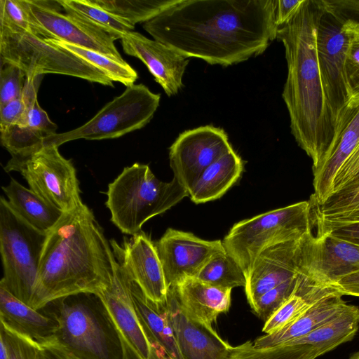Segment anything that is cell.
I'll use <instances>...</instances> for the list:
<instances>
[{
	"mask_svg": "<svg viewBox=\"0 0 359 359\" xmlns=\"http://www.w3.org/2000/svg\"><path fill=\"white\" fill-rule=\"evenodd\" d=\"M342 296L336 290L324 297L283 329L257 338L254 346L257 348L285 346L305 336L347 308L348 304L342 299Z\"/></svg>",
	"mask_w": 359,
	"mask_h": 359,
	"instance_id": "24",
	"label": "cell"
},
{
	"mask_svg": "<svg viewBox=\"0 0 359 359\" xmlns=\"http://www.w3.org/2000/svg\"><path fill=\"white\" fill-rule=\"evenodd\" d=\"M4 170L20 172L29 189L64 212L82 203L76 169L55 145H44L22 160L10 159Z\"/></svg>",
	"mask_w": 359,
	"mask_h": 359,
	"instance_id": "11",
	"label": "cell"
},
{
	"mask_svg": "<svg viewBox=\"0 0 359 359\" xmlns=\"http://www.w3.org/2000/svg\"><path fill=\"white\" fill-rule=\"evenodd\" d=\"M317 234L316 277L319 283L330 286L340 278L359 271V244L330 232Z\"/></svg>",
	"mask_w": 359,
	"mask_h": 359,
	"instance_id": "25",
	"label": "cell"
},
{
	"mask_svg": "<svg viewBox=\"0 0 359 359\" xmlns=\"http://www.w3.org/2000/svg\"><path fill=\"white\" fill-rule=\"evenodd\" d=\"M168 288L196 278L205 264L224 250L222 241H205L190 232L169 228L154 243Z\"/></svg>",
	"mask_w": 359,
	"mask_h": 359,
	"instance_id": "15",
	"label": "cell"
},
{
	"mask_svg": "<svg viewBox=\"0 0 359 359\" xmlns=\"http://www.w3.org/2000/svg\"><path fill=\"white\" fill-rule=\"evenodd\" d=\"M175 286L184 311L196 321L211 325L230 308L231 289L216 287L196 278H187Z\"/></svg>",
	"mask_w": 359,
	"mask_h": 359,
	"instance_id": "23",
	"label": "cell"
},
{
	"mask_svg": "<svg viewBox=\"0 0 359 359\" xmlns=\"http://www.w3.org/2000/svg\"><path fill=\"white\" fill-rule=\"evenodd\" d=\"M123 51L140 60L163 88L168 96L176 95L183 86V76L189 59L156 40L136 32H129L121 39Z\"/></svg>",
	"mask_w": 359,
	"mask_h": 359,
	"instance_id": "19",
	"label": "cell"
},
{
	"mask_svg": "<svg viewBox=\"0 0 359 359\" xmlns=\"http://www.w3.org/2000/svg\"><path fill=\"white\" fill-rule=\"evenodd\" d=\"M121 269L133 306L151 346L152 356L156 350L163 348L171 359H184L168 317L165 302H156L148 298L140 285L123 269Z\"/></svg>",
	"mask_w": 359,
	"mask_h": 359,
	"instance_id": "20",
	"label": "cell"
},
{
	"mask_svg": "<svg viewBox=\"0 0 359 359\" xmlns=\"http://www.w3.org/2000/svg\"><path fill=\"white\" fill-rule=\"evenodd\" d=\"M304 0H276L275 23L278 27L285 25L298 11Z\"/></svg>",
	"mask_w": 359,
	"mask_h": 359,
	"instance_id": "41",
	"label": "cell"
},
{
	"mask_svg": "<svg viewBox=\"0 0 359 359\" xmlns=\"http://www.w3.org/2000/svg\"><path fill=\"white\" fill-rule=\"evenodd\" d=\"M114 257L146 296L156 302L165 301L168 287L154 243L144 232L124 238L118 243L110 241Z\"/></svg>",
	"mask_w": 359,
	"mask_h": 359,
	"instance_id": "16",
	"label": "cell"
},
{
	"mask_svg": "<svg viewBox=\"0 0 359 359\" xmlns=\"http://www.w3.org/2000/svg\"><path fill=\"white\" fill-rule=\"evenodd\" d=\"M325 13L322 0H304L276 39L285 48L287 78L282 97L291 133L316 168L332 149L337 129L321 81L318 28Z\"/></svg>",
	"mask_w": 359,
	"mask_h": 359,
	"instance_id": "2",
	"label": "cell"
},
{
	"mask_svg": "<svg viewBox=\"0 0 359 359\" xmlns=\"http://www.w3.org/2000/svg\"><path fill=\"white\" fill-rule=\"evenodd\" d=\"M41 310L58 323L55 341L79 359H126L121 334L97 292H81Z\"/></svg>",
	"mask_w": 359,
	"mask_h": 359,
	"instance_id": "4",
	"label": "cell"
},
{
	"mask_svg": "<svg viewBox=\"0 0 359 359\" xmlns=\"http://www.w3.org/2000/svg\"><path fill=\"white\" fill-rule=\"evenodd\" d=\"M0 27L38 35L25 0H0Z\"/></svg>",
	"mask_w": 359,
	"mask_h": 359,
	"instance_id": "37",
	"label": "cell"
},
{
	"mask_svg": "<svg viewBox=\"0 0 359 359\" xmlns=\"http://www.w3.org/2000/svg\"><path fill=\"white\" fill-rule=\"evenodd\" d=\"M165 305L184 359H227L233 346L212 325L189 318L180 304L175 285L168 288Z\"/></svg>",
	"mask_w": 359,
	"mask_h": 359,
	"instance_id": "17",
	"label": "cell"
},
{
	"mask_svg": "<svg viewBox=\"0 0 359 359\" xmlns=\"http://www.w3.org/2000/svg\"><path fill=\"white\" fill-rule=\"evenodd\" d=\"M46 39L93 65L112 81L120 82L128 87L133 85L138 77L137 72L126 62L118 61L105 54L62 41Z\"/></svg>",
	"mask_w": 359,
	"mask_h": 359,
	"instance_id": "31",
	"label": "cell"
},
{
	"mask_svg": "<svg viewBox=\"0 0 359 359\" xmlns=\"http://www.w3.org/2000/svg\"><path fill=\"white\" fill-rule=\"evenodd\" d=\"M339 130L330 153L313 169L314 194L311 196L318 205L331 196L337 172L359 144V106L351 109Z\"/></svg>",
	"mask_w": 359,
	"mask_h": 359,
	"instance_id": "22",
	"label": "cell"
},
{
	"mask_svg": "<svg viewBox=\"0 0 359 359\" xmlns=\"http://www.w3.org/2000/svg\"><path fill=\"white\" fill-rule=\"evenodd\" d=\"M123 341L126 359H152V349L133 306L118 263L113 281L97 292Z\"/></svg>",
	"mask_w": 359,
	"mask_h": 359,
	"instance_id": "18",
	"label": "cell"
},
{
	"mask_svg": "<svg viewBox=\"0 0 359 359\" xmlns=\"http://www.w3.org/2000/svg\"><path fill=\"white\" fill-rule=\"evenodd\" d=\"M359 187V144L337 172L332 193L346 192Z\"/></svg>",
	"mask_w": 359,
	"mask_h": 359,
	"instance_id": "40",
	"label": "cell"
},
{
	"mask_svg": "<svg viewBox=\"0 0 359 359\" xmlns=\"http://www.w3.org/2000/svg\"><path fill=\"white\" fill-rule=\"evenodd\" d=\"M325 232H330L337 237L359 244V222L334 227L323 233Z\"/></svg>",
	"mask_w": 359,
	"mask_h": 359,
	"instance_id": "44",
	"label": "cell"
},
{
	"mask_svg": "<svg viewBox=\"0 0 359 359\" xmlns=\"http://www.w3.org/2000/svg\"><path fill=\"white\" fill-rule=\"evenodd\" d=\"M341 29L347 39L346 72L351 93V109L359 106V21L344 19Z\"/></svg>",
	"mask_w": 359,
	"mask_h": 359,
	"instance_id": "34",
	"label": "cell"
},
{
	"mask_svg": "<svg viewBox=\"0 0 359 359\" xmlns=\"http://www.w3.org/2000/svg\"><path fill=\"white\" fill-rule=\"evenodd\" d=\"M37 359H79L56 342L41 346Z\"/></svg>",
	"mask_w": 359,
	"mask_h": 359,
	"instance_id": "43",
	"label": "cell"
},
{
	"mask_svg": "<svg viewBox=\"0 0 359 359\" xmlns=\"http://www.w3.org/2000/svg\"><path fill=\"white\" fill-rule=\"evenodd\" d=\"M0 341L5 346L7 359H37L39 347L1 323Z\"/></svg>",
	"mask_w": 359,
	"mask_h": 359,
	"instance_id": "39",
	"label": "cell"
},
{
	"mask_svg": "<svg viewBox=\"0 0 359 359\" xmlns=\"http://www.w3.org/2000/svg\"><path fill=\"white\" fill-rule=\"evenodd\" d=\"M65 12H69L104 30L116 40L132 32L135 25L93 4L90 0L57 1Z\"/></svg>",
	"mask_w": 359,
	"mask_h": 359,
	"instance_id": "29",
	"label": "cell"
},
{
	"mask_svg": "<svg viewBox=\"0 0 359 359\" xmlns=\"http://www.w3.org/2000/svg\"><path fill=\"white\" fill-rule=\"evenodd\" d=\"M26 81L24 72L12 64L1 62L0 106L22 96Z\"/></svg>",
	"mask_w": 359,
	"mask_h": 359,
	"instance_id": "38",
	"label": "cell"
},
{
	"mask_svg": "<svg viewBox=\"0 0 359 359\" xmlns=\"http://www.w3.org/2000/svg\"><path fill=\"white\" fill-rule=\"evenodd\" d=\"M0 359H7L5 346L1 341H0Z\"/></svg>",
	"mask_w": 359,
	"mask_h": 359,
	"instance_id": "46",
	"label": "cell"
},
{
	"mask_svg": "<svg viewBox=\"0 0 359 359\" xmlns=\"http://www.w3.org/2000/svg\"><path fill=\"white\" fill-rule=\"evenodd\" d=\"M307 276L313 278L311 274H302L269 290L250 306L253 312L265 323L296 292L302 280Z\"/></svg>",
	"mask_w": 359,
	"mask_h": 359,
	"instance_id": "35",
	"label": "cell"
},
{
	"mask_svg": "<svg viewBox=\"0 0 359 359\" xmlns=\"http://www.w3.org/2000/svg\"><path fill=\"white\" fill-rule=\"evenodd\" d=\"M35 310L0 286V323L38 347L55 341L57 320Z\"/></svg>",
	"mask_w": 359,
	"mask_h": 359,
	"instance_id": "21",
	"label": "cell"
},
{
	"mask_svg": "<svg viewBox=\"0 0 359 359\" xmlns=\"http://www.w3.org/2000/svg\"><path fill=\"white\" fill-rule=\"evenodd\" d=\"M118 262L93 211L84 203L64 212L48 233L41 255L35 310L50 301L95 292L114 279Z\"/></svg>",
	"mask_w": 359,
	"mask_h": 359,
	"instance_id": "3",
	"label": "cell"
},
{
	"mask_svg": "<svg viewBox=\"0 0 359 359\" xmlns=\"http://www.w3.org/2000/svg\"><path fill=\"white\" fill-rule=\"evenodd\" d=\"M231 149L222 128L207 125L184 131L169 148L173 178L189 194L203 171Z\"/></svg>",
	"mask_w": 359,
	"mask_h": 359,
	"instance_id": "14",
	"label": "cell"
},
{
	"mask_svg": "<svg viewBox=\"0 0 359 359\" xmlns=\"http://www.w3.org/2000/svg\"><path fill=\"white\" fill-rule=\"evenodd\" d=\"M358 329L359 307L348 304L340 314L285 346L311 345L323 355L340 344L351 341Z\"/></svg>",
	"mask_w": 359,
	"mask_h": 359,
	"instance_id": "28",
	"label": "cell"
},
{
	"mask_svg": "<svg viewBox=\"0 0 359 359\" xmlns=\"http://www.w3.org/2000/svg\"><path fill=\"white\" fill-rule=\"evenodd\" d=\"M39 77H27L22 96L0 106V130L21 122L30 104L37 98Z\"/></svg>",
	"mask_w": 359,
	"mask_h": 359,
	"instance_id": "36",
	"label": "cell"
},
{
	"mask_svg": "<svg viewBox=\"0 0 359 359\" xmlns=\"http://www.w3.org/2000/svg\"><path fill=\"white\" fill-rule=\"evenodd\" d=\"M48 233L41 232L0 199V252L4 276L0 286L35 309L40 260Z\"/></svg>",
	"mask_w": 359,
	"mask_h": 359,
	"instance_id": "7",
	"label": "cell"
},
{
	"mask_svg": "<svg viewBox=\"0 0 359 359\" xmlns=\"http://www.w3.org/2000/svg\"><path fill=\"white\" fill-rule=\"evenodd\" d=\"M93 4L135 25L144 23L178 0H90Z\"/></svg>",
	"mask_w": 359,
	"mask_h": 359,
	"instance_id": "32",
	"label": "cell"
},
{
	"mask_svg": "<svg viewBox=\"0 0 359 359\" xmlns=\"http://www.w3.org/2000/svg\"><path fill=\"white\" fill-rule=\"evenodd\" d=\"M243 168V160L231 149L203 171L189 196L196 204L221 198L238 181Z\"/></svg>",
	"mask_w": 359,
	"mask_h": 359,
	"instance_id": "26",
	"label": "cell"
},
{
	"mask_svg": "<svg viewBox=\"0 0 359 359\" xmlns=\"http://www.w3.org/2000/svg\"><path fill=\"white\" fill-rule=\"evenodd\" d=\"M349 359H359V351L352 353Z\"/></svg>",
	"mask_w": 359,
	"mask_h": 359,
	"instance_id": "47",
	"label": "cell"
},
{
	"mask_svg": "<svg viewBox=\"0 0 359 359\" xmlns=\"http://www.w3.org/2000/svg\"><path fill=\"white\" fill-rule=\"evenodd\" d=\"M196 278L210 285L231 290L245 287L247 283L244 271L225 250L214 255Z\"/></svg>",
	"mask_w": 359,
	"mask_h": 359,
	"instance_id": "30",
	"label": "cell"
},
{
	"mask_svg": "<svg viewBox=\"0 0 359 359\" xmlns=\"http://www.w3.org/2000/svg\"><path fill=\"white\" fill-rule=\"evenodd\" d=\"M330 7L341 13L347 11L359 15V0H326Z\"/></svg>",
	"mask_w": 359,
	"mask_h": 359,
	"instance_id": "45",
	"label": "cell"
},
{
	"mask_svg": "<svg viewBox=\"0 0 359 359\" xmlns=\"http://www.w3.org/2000/svg\"><path fill=\"white\" fill-rule=\"evenodd\" d=\"M276 0H178L143 28L185 58L226 67L276 39Z\"/></svg>",
	"mask_w": 359,
	"mask_h": 359,
	"instance_id": "1",
	"label": "cell"
},
{
	"mask_svg": "<svg viewBox=\"0 0 359 359\" xmlns=\"http://www.w3.org/2000/svg\"><path fill=\"white\" fill-rule=\"evenodd\" d=\"M331 286L342 295L359 297V271L340 278Z\"/></svg>",
	"mask_w": 359,
	"mask_h": 359,
	"instance_id": "42",
	"label": "cell"
},
{
	"mask_svg": "<svg viewBox=\"0 0 359 359\" xmlns=\"http://www.w3.org/2000/svg\"><path fill=\"white\" fill-rule=\"evenodd\" d=\"M106 205L111 221L122 233L135 235L151 217L160 215L189 196L175 179L159 180L148 165L126 167L108 185Z\"/></svg>",
	"mask_w": 359,
	"mask_h": 359,
	"instance_id": "5",
	"label": "cell"
},
{
	"mask_svg": "<svg viewBox=\"0 0 359 359\" xmlns=\"http://www.w3.org/2000/svg\"><path fill=\"white\" fill-rule=\"evenodd\" d=\"M0 55L1 62L17 66L26 78L46 74H64L113 86V81L93 65L30 32L0 27Z\"/></svg>",
	"mask_w": 359,
	"mask_h": 359,
	"instance_id": "8",
	"label": "cell"
},
{
	"mask_svg": "<svg viewBox=\"0 0 359 359\" xmlns=\"http://www.w3.org/2000/svg\"><path fill=\"white\" fill-rule=\"evenodd\" d=\"M314 229H317L316 217L310 199L238 222L222 243L247 277L255 259L264 248L299 238Z\"/></svg>",
	"mask_w": 359,
	"mask_h": 359,
	"instance_id": "6",
	"label": "cell"
},
{
	"mask_svg": "<svg viewBox=\"0 0 359 359\" xmlns=\"http://www.w3.org/2000/svg\"><path fill=\"white\" fill-rule=\"evenodd\" d=\"M317 252V231L264 248L247 276L245 290L250 305L269 290L299 275L311 274L316 280Z\"/></svg>",
	"mask_w": 359,
	"mask_h": 359,
	"instance_id": "10",
	"label": "cell"
},
{
	"mask_svg": "<svg viewBox=\"0 0 359 359\" xmlns=\"http://www.w3.org/2000/svg\"><path fill=\"white\" fill-rule=\"evenodd\" d=\"M37 34L93 50L125 62L114 45L116 39L76 15L60 11L57 1L25 0Z\"/></svg>",
	"mask_w": 359,
	"mask_h": 359,
	"instance_id": "13",
	"label": "cell"
},
{
	"mask_svg": "<svg viewBox=\"0 0 359 359\" xmlns=\"http://www.w3.org/2000/svg\"><path fill=\"white\" fill-rule=\"evenodd\" d=\"M160 99V94L154 93L144 84H133L83 125L46 137L44 145L59 147L78 139L99 140L121 137L146 126L153 118Z\"/></svg>",
	"mask_w": 359,
	"mask_h": 359,
	"instance_id": "9",
	"label": "cell"
},
{
	"mask_svg": "<svg viewBox=\"0 0 359 359\" xmlns=\"http://www.w3.org/2000/svg\"><path fill=\"white\" fill-rule=\"evenodd\" d=\"M324 8L318 28V59L325 97L337 129V139L341 121L352 109L349 108L351 93L346 72L347 39L341 29L344 19L341 13Z\"/></svg>",
	"mask_w": 359,
	"mask_h": 359,
	"instance_id": "12",
	"label": "cell"
},
{
	"mask_svg": "<svg viewBox=\"0 0 359 359\" xmlns=\"http://www.w3.org/2000/svg\"><path fill=\"white\" fill-rule=\"evenodd\" d=\"M322 353L311 345L278 346L257 348L248 341L233 346L227 359H316Z\"/></svg>",
	"mask_w": 359,
	"mask_h": 359,
	"instance_id": "33",
	"label": "cell"
},
{
	"mask_svg": "<svg viewBox=\"0 0 359 359\" xmlns=\"http://www.w3.org/2000/svg\"><path fill=\"white\" fill-rule=\"evenodd\" d=\"M2 189L15 212L41 232L48 233L64 214V212L13 178L11 179L7 186L2 187Z\"/></svg>",
	"mask_w": 359,
	"mask_h": 359,
	"instance_id": "27",
	"label": "cell"
}]
</instances>
